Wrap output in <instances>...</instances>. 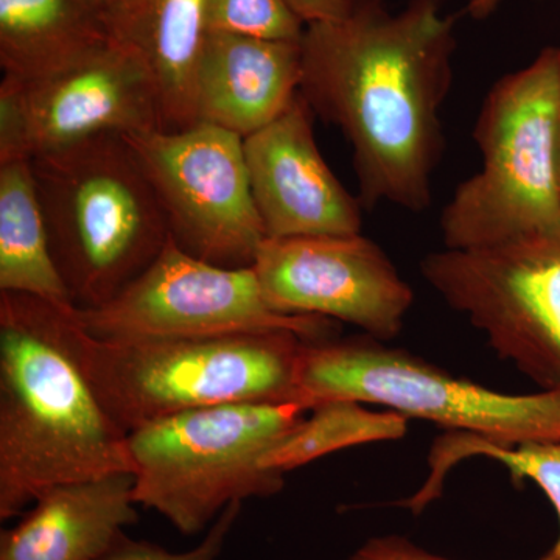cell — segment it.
<instances>
[{
  "mask_svg": "<svg viewBox=\"0 0 560 560\" xmlns=\"http://www.w3.org/2000/svg\"><path fill=\"white\" fill-rule=\"evenodd\" d=\"M501 2H503V0H469L466 11L474 20H488L489 16L495 13Z\"/></svg>",
  "mask_w": 560,
  "mask_h": 560,
  "instance_id": "25",
  "label": "cell"
},
{
  "mask_svg": "<svg viewBox=\"0 0 560 560\" xmlns=\"http://www.w3.org/2000/svg\"><path fill=\"white\" fill-rule=\"evenodd\" d=\"M345 560H451L423 550L400 536L372 537ZM537 560H556L551 552Z\"/></svg>",
  "mask_w": 560,
  "mask_h": 560,
  "instance_id": "23",
  "label": "cell"
},
{
  "mask_svg": "<svg viewBox=\"0 0 560 560\" xmlns=\"http://www.w3.org/2000/svg\"><path fill=\"white\" fill-rule=\"evenodd\" d=\"M559 128L560 47H545L528 66L497 80L482 102L474 128L481 168L442 209L445 248L560 231Z\"/></svg>",
  "mask_w": 560,
  "mask_h": 560,
  "instance_id": "5",
  "label": "cell"
},
{
  "mask_svg": "<svg viewBox=\"0 0 560 560\" xmlns=\"http://www.w3.org/2000/svg\"><path fill=\"white\" fill-rule=\"evenodd\" d=\"M208 31L301 43L305 24L287 0H208Z\"/></svg>",
  "mask_w": 560,
  "mask_h": 560,
  "instance_id": "21",
  "label": "cell"
},
{
  "mask_svg": "<svg viewBox=\"0 0 560 560\" xmlns=\"http://www.w3.org/2000/svg\"><path fill=\"white\" fill-rule=\"evenodd\" d=\"M98 340H173L290 330L307 340L335 337L334 319L282 315L265 300L253 267L226 268L180 249L173 238L156 260L105 305L73 311Z\"/></svg>",
  "mask_w": 560,
  "mask_h": 560,
  "instance_id": "9",
  "label": "cell"
},
{
  "mask_svg": "<svg viewBox=\"0 0 560 560\" xmlns=\"http://www.w3.org/2000/svg\"><path fill=\"white\" fill-rule=\"evenodd\" d=\"M497 460L510 470L515 482L533 481L550 500L560 526V440L550 442H528V444H503L474 434L445 431L431 445L430 474L423 488L405 501L416 514L429 506L442 492L445 477L456 464L469 458ZM560 560V529L555 547L550 550Z\"/></svg>",
  "mask_w": 560,
  "mask_h": 560,
  "instance_id": "19",
  "label": "cell"
},
{
  "mask_svg": "<svg viewBox=\"0 0 560 560\" xmlns=\"http://www.w3.org/2000/svg\"><path fill=\"white\" fill-rule=\"evenodd\" d=\"M556 173H558V186L560 191V128H559V139H558V158H556Z\"/></svg>",
  "mask_w": 560,
  "mask_h": 560,
  "instance_id": "26",
  "label": "cell"
},
{
  "mask_svg": "<svg viewBox=\"0 0 560 560\" xmlns=\"http://www.w3.org/2000/svg\"><path fill=\"white\" fill-rule=\"evenodd\" d=\"M110 31L149 66L160 92L162 131L197 124V70L208 35V0H119Z\"/></svg>",
  "mask_w": 560,
  "mask_h": 560,
  "instance_id": "16",
  "label": "cell"
},
{
  "mask_svg": "<svg viewBox=\"0 0 560 560\" xmlns=\"http://www.w3.org/2000/svg\"><path fill=\"white\" fill-rule=\"evenodd\" d=\"M313 120L300 92L278 119L243 139L250 194L267 238L361 232L363 205L320 154Z\"/></svg>",
  "mask_w": 560,
  "mask_h": 560,
  "instance_id": "13",
  "label": "cell"
},
{
  "mask_svg": "<svg viewBox=\"0 0 560 560\" xmlns=\"http://www.w3.org/2000/svg\"><path fill=\"white\" fill-rule=\"evenodd\" d=\"M420 271L500 359L541 389L560 388V231L436 250Z\"/></svg>",
  "mask_w": 560,
  "mask_h": 560,
  "instance_id": "8",
  "label": "cell"
},
{
  "mask_svg": "<svg viewBox=\"0 0 560 560\" xmlns=\"http://www.w3.org/2000/svg\"><path fill=\"white\" fill-rule=\"evenodd\" d=\"M311 410L300 401L219 405L132 431L136 504L197 536L232 503L278 495L285 474L267 469L265 456Z\"/></svg>",
  "mask_w": 560,
  "mask_h": 560,
  "instance_id": "6",
  "label": "cell"
},
{
  "mask_svg": "<svg viewBox=\"0 0 560 560\" xmlns=\"http://www.w3.org/2000/svg\"><path fill=\"white\" fill-rule=\"evenodd\" d=\"M407 431L408 418L399 412L372 411L366 405L352 400L323 401L265 456L264 466L287 475L345 448L401 440Z\"/></svg>",
  "mask_w": 560,
  "mask_h": 560,
  "instance_id": "20",
  "label": "cell"
},
{
  "mask_svg": "<svg viewBox=\"0 0 560 560\" xmlns=\"http://www.w3.org/2000/svg\"><path fill=\"white\" fill-rule=\"evenodd\" d=\"M98 2H101L102 5L105 7L106 13H108V11L113 9V7L116 5V3L119 2V0H98Z\"/></svg>",
  "mask_w": 560,
  "mask_h": 560,
  "instance_id": "27",
  "label": "cell"
},
{
  "mask_svg": "<svg viewBox=\"0 0 560 560\" xmlns=\"http://www.w3.org/2000/svg\"><path fill=\"white\" fill-rule=\"evenodd\" d=\"M296 389L311 408L352 400L503 444L560 440V388L499 393L364 334L305 340Z\"/></svg>",
  "mask_w": 560,
  "mask_h": 560,
  "instance_id": "7",
  "label": "cell"
},
{
  "mask_svg": "<svg viewBox=\"0 0 560 560\" xmlns=\"http://www.w3.org/2000/svg\"><path fill=\"white\" fill-rule=\"evenodd\" d=\"M156 191L180 249L226 268H250L264 226L246 168L243 139L213 125L124 136Z\"/></svg>",
  "mask_w": 560,
  "mask_h": 560,
  "instance_id": "10",
  "label": "cell"
},
{
  "mask_svg": "<svg viewBox=\"0 0 560 560\" xmlns=\"http://www.w3.org/2000/svg\"><path fill=\"white\" fill-rule=\"evenodd\" d=\"M73 311L66 320L70 352L125 433L200 408L300 401L298 360L307 338L294 331L98 340L81 329Z\"/></svg>",
  "mask_w": 560,
  "mask_h": 560,
  "instance_id": "3",
  "label": "cell"
},
{
  "mask_svg": "<svg viewBox=\"0 0 560 560\" xmlns=\"http://www.w3.org/2000/svg\"><path fill=\"white\" fill-rule=\"evenodd\" d=\"M301 80V43L208 32L197 70V124L248 138L289 108Z\"/></svg>",
  "mask_w": 560,
  "mask_h": 560,
  "instance_id": "14",
  "label": "cell"
},
{
  "mask_svg": "<svg viewBox=\"0 0 560 560\" xmlns=\"http://www.w3.org/2000/svg\"><path fill=\"white\" fill-rule=\"evenodd\" d=\"M243 503H232L194 548L171 551L149 540L132 539L127 533L101 560H219L242 515Z\"/></svg>",
  "mask_w": 560,
  "mask_h": 560,
  "instance_id": "22",
  "label": "cell"
},
{
  "mask_svg": "<svg viewBox=\"0 0 560 560\" xmlns=\"http://www.w3.org/2000/svg\"><path fill=\"white\" fill-rule=\"evenodd\" d=\"M72 311L0 293V521L66 482L132 471L128 433L109 418L66 337Z\"/></svg>",
  "mask_w": 560,
  "mask_h": 560,
  "instance_id": "2",
  "label": "cell"
},
{
  "mask_svg": "<svg viewBox=\"0 0 560 560\" xmlns=\"http://www.w3.org/2000/svg\"><path fill=\"white\" fill-rule=\"evenodd\" d=\"M150 130H162L160 92L143 58L119 40L57 75L0 83V164Z\"/></svg>",
  "mask_w": 560,
  "mask_h": 560,
  "instance_id": "11",
  "label": "cell"
},
{
  "mask_svg": "<svg viewBox=\"0 0 560 560\" xmlns=\"http://www.w3.org/2000/svg\"><path fill=\"white\" fill-rule=\"evenodd\" d=\"M300 92L352 149L364 210L425 212L445 150L441 110L453 83L455 22L441 0H357L305 25Z\"/></svg>",
  "mask_w": 560,
  "mask_h": 560,
  "instance_id": "1",
  "label": "cell"
},
{
  "mask_svg": "<svg viewBox=\"0 0 560 560\" xmlns=\"http://www.w3.org/2000/svg\"><path fill=\"white\" fill-rule=\"evenodd\" d=\"M98 0H0V68L31 81L77 68L114 43Z\"/></svg>",
  "mask_w": 560,
  "mask_h": 560,
  "instance_id": "17",
  "label": "cell"
},
{
  "mask_svg": "<svg viewBox=\"0 0 560 560\" xmlns=\"http://www.w3.org/2000/svg\"><path fill=\"white\" fill-rule=\"evenodd\" d=\"M135 474L66 482L40 493L0 534V560H101L139 522Z\"/></svg>",
  "mask_w": 560,
  "mask_h": 560,
  "instance_id": "15",
  "label": "cell"
},
{
  "mask_svg": "<svg viewBox=\"0 0 560 560\" xmlns=\"http://www.w3.org/2000/svg\"><path fill=\"white\" fill-rule=\"evenodd\" d=\"M0 293L77 308L51 256L31 160L0 164Z\"/></svg>",
  "mask_w": 560,
  "mask_h": 560,
  "instance_id": "18",
  "label": "cell"
},
{
  "mask_svg": "<svg viewBox=\"0 0 560 560\" xmlns=\"http://www.w3.org/2000/svg\"><path fill=\"white\" fill-rule=\"evenodd\" d=\"M357 0H287L291 10L304 21L313 22L337 21L345 18L352 10Z\"/></svg>",
  "mask_w": 560,
  "mask_h": 560,
  "instance_id": "24",
  "label": "cell"
},
{
  "mask_svg": "<svg viewBox=\"0 0 560 560\" xmlns=\"http://www.w3.org/2000/svg\"><path fill=\"white\" fill-rule=\"evenodd\" d=\"M51 256L80 311L105 305L171 238L156 191L120 135L31 160Z\"/></svg>",
  "mask_w": 560,
  "mask_h": 560,
  "instance_id": "4",
  "label": "cell"
},
{
  "mask_svg": "<svg viewBox=\"0 0 560 560\" xmlns=\"http://www.w3.org/2000/svg\"><path fill=\"white\" fill-rule=\"evenodd\" d=\"M253 270L276 312L341 320L381 341L400 334L415 302L388 254L361 232L265 238Z\"/></svg>",
  "mask_w": 560,
  "mask_h": 560,
  "instance_id": "12",
  "label": "cell"
}]
</instances>
